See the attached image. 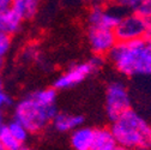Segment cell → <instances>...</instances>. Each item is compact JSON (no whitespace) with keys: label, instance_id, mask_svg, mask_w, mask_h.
<instances>
[{"label":"cell","instance_id":"obj_10","mask_svg":"<svg viewBox=\"0 0 151 150\" xmlns=\"http://www.w3.org/2000/svg\"><path fill=\"white\" fill-rule=\"evenodd\" d=\"M83 123H84V118L79 114L59 113L58 112L50 124L58 132H72L73 130L81 127Z\"/></svg>","mask_w":151,"mask_h":150},{"label":"cell","instance_id":"obj_9","mask_svg":"<svg viewBox=\"0 0 151 150\" xmlns=\"http://www.w3.org/2000/svg\"><path fill=\"white\" fill-rule=\"evenodd\" d=\"M24 19L12 7L0 10V31L14 35L22 29Z\"/></svg>","mask_w":151,"mask_h":150},{"label":"cell","instance_id":"obj_7","mask_svg":"<svg viewBox=\"0 0 151 150\" xmlns=\"http://www.w3.org/2000/svg\"><path fill=\"white\" fill-rule=\"evenodd\" d=\"M119 7H106L104 5H93L88 13L89 27H97L114 30L121 17L125 14Z\"/></svg>","mask_w":151,"mask_h":150},{"label":"cell","instance_id":"obj_11","mask_svg":"<svg viewBox=\"0 0 151 150\" xmlns=\"http://www.w3.org/2000/svg\"><path fill=\"white\" fill-rule=\"evenodd\" d=\"M95 138V130L81 126L71 132V145L74 150H90Z\"/></svg>","mask_w":151,"mask_h":150},{"label":"cell","instance_id":"obj_21","mask_svg":"<svg viewBox=\"0 0 151 150\" xmlns=\"http://www.w3.org/2000/svg\"><path fill=\"white\" fill-rule=\"evenodd\" d=\"M145 40L151 41V21H149V25H147V31L145 35Z\"/></svg>","mask_w":151,"mask_h":150},{"label":"cell","instance_id":"obj_6","mask_svg":"<svg viewBox=\"0 0 151 150\" xmlns=\"http://www.w3.org/2000/svg\"><path fill=\"white\" fill-rule=\"evenodd\" d=\"M131 108V100L126 85L120 81L111 82L106 92V110L113 121Z\"/></svg>","mask_w":151,"mask_h":150},{"label":"cell","instance_id":"obj_8","mask_svg":"<svg viewBox=\"0 0 151 150\" xmlns=\"http://www.w3.org/2000/svg\"><path fill=\"white\" fill-rule=\"evenodd\" d=\"M88 41L92 53L100 57L108 55V53L118 42L114 30L97 27H89Z\"/></svg>","mask_w":151,"mask_h":150},{"label":"cell","instance_id":"obj_24","mask_svg":"<svg viewBox=\"0 0 151 150\" xmlns=\"http://www.w3.org/2000/svg\"><path fill=\"white\" fill-rule=\"evenodd\" d=\"M113 150H132V149H128V148H125V146H121V145H116L114 149H113Z\"/></svg>","mask_w":151,"mask_h":150},{"label":"cell","instance_id":"obj_2","mask_svg":"<svg viewBox=\"0 0 151 150\" xmlns=\"http://www.w3.org/2000/svg\"><path fill=\"white\" fill-rule=\"evenodd\" d=\"M108 58L124 76H149L151 74V41L139 39L116 42L108 53Z\"/></svg>","mask_w":151,"mask_h":150},{"label":"cell","instance_id":"obj_20","mask_svg":"<svg viewBox=\"0 0 151 150\" xmlns=\"http://www.w3.org/2000/svg\"><path fill=\"white\" fill-rule=\"evenodd\" d=\"M12 1L13 0H0V10L11 7L12 6Z\"/></svg>","mask_w":151,"mask_h":150},{"label":"cell","instance_id":"obj_12","mask_svg":"<svg viewBox=\"0 0 151 150\" xmlns=\"http://www.w3.org/2000/svg\"><path fill=\"white\" fill-rule=\"evenodd\" d=\"M118 145L114 136L111 135L110 130L99 128L95 130V138L91 144L90 150H113Z\"/></svg>","mask_w":151,"mask_h":150},{"label":"cell","instance_id":"obj_1","mask_svg":"<svg viewBox=\"0 0 151 150\" xmlns=\"http://www.w3.org/2000/svg\"><path fill=\"white\" fill-rule=\"evenodd\" d=\"M58 94L54 88L35 90L14 105L13 119L19 121L30 133L45 130L58 113Z\"/></svg>","mask_w":151,"mask_h":150},{"label":"cell","instance_id":"obj_28","mask_svg":"<svg viewBox=\"0 0 151 150\" xmlns=\"http://www.w3.org/2000/svg\"><path fill=\"white\" fill-rule=\"evenodd\" d=\"M0 150H5L4 146H3V144H1V142H0Z\"/></svg>","mask_w":151,"mask_h":150},{"label":"cell","instance_id":"obj_25","mask_svg":"<svg viewBox=\"0 0 151 150\" xmlns=\"http://www.w3.org/2000/svg\"><path fill=\"white\" fill-rule=\"evenodd\" d=\"M136 150H151V145L150 144L149 145H144V146H140V148H138Z\"/></svg>","mask_w":151,"mask_h":150},{"label":"cell","instance_id":"obj_22","mask_svg":"<svg viewBox=\"0 0 151 150\" xmlns=\"http://www.w3.org/2000/svg\"><path fill=\"white\" fill-rule=\"evenodd\" d=\"M91 1L93 3V5H104L109 0H91Z\"/></svg>","mask_w":151,"mask_h":150},{"label":"cell","instance_id":"obj_23","mask_svg":"<svg viewBox=\"0 0 151 150\" xmlns=\"http://www.w3.org/2000/svg\"><path fill=\"white\" fill-rule=\"evenodd\" d=\"M4 125H5V118H4L3 113H0V130L4 127Z\"/></svg>","mask_w":151,"mask_h":150},{"label":"cell","instance_id":"obj_17","mask_svg":"<svg viewBox=\"0 0 151 150\" xmlns=\"http://www.w3.org/2000/svg\"><path fill=\"white\" fill-rule=\"evenodd\" d=\"M145 0H114V5L122 11H137Z\"/></svg>","mask_w":151,"mask_h":150},{"label":"cell","instance_id":"obj_5","mask_svg":"<svg viewBox=\"0 0 151 150\" xmlns=\"http://www.w3.org/2000/svg\"><path fill=\"white\" fill-rule=\"evenodd\" d=\"M147 25L149 21L138 12L133 11L125 13L114 28L118 42H128L133 40L145 39Z\"/></svg>","mask_w":151,"mask_h":150},{"label":"cell","instance_id":"obj_29","mask_svg":"<svg viewBox=\"0 0 151 150\" xmlns=\"http://www.w3.org/2000/svg\"><path fill=\"white\" fill-rule=\"evenodd\" d=\"M150 144H151V136H150Z\"/></svg>","mask_w":151,"mask_h":150},{"label":"cell","instance_id":"obj_16","mask_svg":"<svg viewBox=\"0 0 151 150\" xmlns=\"http://www.w3.org/2000/svg\"><path fill=\"white\" fill-rule=\"evenodd\" d=\"M12 48V36L0 31V59H4L7 57Z\"/></svg>","mask_w":151,"mask_h":150},{"label":"cell","instance_id":"obj_13","mask_svg":"<svg viewBox=\"0 0 151 150\" xmlns=\"http://www.w3.org/2000/svg\"><path fill=\"white\" fill-rule=\"evenodd\" d=\"M40 0H13L12 9L19 14L23 19H31L39 10Z\"/></svg>","mask_w":151,"mask_h":150},{"label":"cell","instance_id":"obj_26","mask_svg":"<svg viewBox=\"0 0 151 150\" xmlns=\"http://www.w3.org/2000/svg\"><path fill=\"white\" fill-rule=\"evenodd\" d=\"M4 59H0V71H1V69H3V66H4Z\"/></svg>","mask_w":151,"mask_h":150},{"label":"cell","instance_id":"obj_4","mask_svg":"<svg viewBox=\"0 0 151 150\" xmlns=\"http://www.w3.org/2000/svg\"><path fill=\"white\" fill-rule=\"evenodd\" d=\"M103 57L100 55H93V57L85 63L74 64L66 71H64L61 74H59L55 78L53 83V88L58 90H66L71 89L76 85L82 83L84 79H86L90 74L95 73L103 66Z\"/></svg>","mask_w":151,"mask_h":150},{"label":"cell","instance_id":"obj_3","mask_svg":"<svg viewBox=\"0 0 151 150\" xmlns=\"http://www.w3.org/2000/svg\"><path fill=\"white\" fill-rule=\"evenodd\" d=\"M110 132L119 145L132 150L150 144L151 126L131 108L113 120Z\"/></svg>","mask_w":151,"mask_h":150},{"label":"cell","instance_id":"obj_15","mask_svg":"<svg viewBox=\"0 0 151 150\" xmlns=\"http://www.w3.org/2000/svg\"><path fill=\"white\" fill-rule=\"evenodd\" d=\"M0 142H1L5 150H19L23 146L19 142H17L12 137V135L9 132V130L6 128L5 125L0 130Z\"/></svg>","mask_w":151,"mask_h":150},{"label":"cell","instance_id":"obj_18","mask_svg":"<svg viewBox=\"0 0 151 150\" xmlns=\"http://www.w3.org/2000/svg\"><path fill=\"white\" fill-rule=\"evenodd\" d=\"M11 97L10 95L5 91L4 89V84H3V81L0 78V113H3V112L11 105Z\"/></svg>","mask_w":151,"mask_h":150},{"label":"cell","instance_id":"obj_14","mask_svg":"<svg viewBox=\"0 0 151 150\" xmlns=\"http://www.w3.org/2000/svg\"><path fill=\"white\" fill-rule=\"evenodd\" d=\"M5 126H6V128L9 130V132L12 135V137H13L17 142H19L22 145L28 141L30 132H29V131H28L19 121L12 119L11 121L5 123Z\"/></svg>","mask_w":151,"mask_h":150},{"label":"cell","instance_id":"obj_27","mask_svg":"<svg viewBox=\"0 0 151 150\" xmlns=\"http://www.w3.org/2000/svg\"><path fill=\"white\" fill-rule=\"evenodd\" d=\"M19 150H31V149L30 148H27V146H22Z\"/></svg>","mask_w":151,"mask_h":150},{"label":"cell","instance_id":"obj_19","mask_svg":"<svg viewBox=\"0 0 151 150\" xmlns=\"http://www.w3.org/2000/svg\"><path fill=\"white\" fill-rule=\"evenodd\" d=\"M136 12H138L139 14L145 17L147 21H151V0H145V1L137 9Z\"/></svg>","mask_w":151,"mask_h":150}]
</instances>
